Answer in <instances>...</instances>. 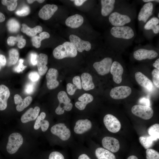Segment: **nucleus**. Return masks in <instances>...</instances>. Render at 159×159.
Returning a JSON list of instances; mask_svg holds the SVG:
<instances>
[{"label":"nucleus","mask_w":159,"mask_h":159,"mask_svg":"<svg viewBox=\"0 0 159 159\" xmlns=\"http://www.w3.org/2000/svg\"><path fill=\"white\" fill-rule=\"evenodd\" d=\"M131 111L135 116L145 120L150 119L153 114V110L150 107L139 105L133 106Z\"/></svg>","instance_id":"obj_6"},{"label":"nucleus","mask_w":159,"mask_h":159,"mask_svg":"<svg viewBox=\"0 0 159 159\" xmlns=\"http://www.w3.org/2000/svg\"><path fill=\"white\" fill-rule=\"evenodd\" d=\"M159 19L156 17H153L146 23L144 28L146 30L152 29L155 34H158L159 32Z\"/></svg>","instance_id":"obj_29"},{"label":"nucleus","mask_w":159,"mask_h":159,"mask_svg":"<svg viewBox=\"0 0 159 159\" xmlns=\"http://www.w3.org/2000/svg\"><path fill=\"white\" fill-rule=\"evenodd\" d=\"M71 1H74V4L77 6H81L84 2L86 1V0H71Z\"/></svg>","instance_id":"obj_53"},{"label":"nucleus","mask_w":159,"mask_h":159,"mask_svg":"<svg viewBox=\"0 0 159 159\" xmlns=\"http://www.w3.org/2000/svg\"><path fill=\"white\" fill-rule=\"evenodd\" d=\"M140 104L143 105L150 107V102L149 99L145 97L141 98L139 100Z\"/></svg>","instance_id":"obj_49"},{"label":"nucleus","mask_w":159,"mask_h":159,"mask_svg":"<svg viewBox=\"0 0 159 159\" xmlns=\"http://www.w3.org/2000/svg\"><path fill=\"white\" fill-rule=\"evenodd\" d=\"M10 95L8 88L4 85H0V110H5L7 107V101Z\"/></svg>","instance_id":"obj_22"},{"label":"nucleus","mask_w":159,"mask_h":159,"mask_svg":"<svg viewBox=\"0 0 159 159\" xmlns=\"http://www.w3.org/2000/svg\"><path fill=\"white\" fill-rule=\"evenodd\" d=\"M104 124L107 129L112 133H116L120 130L121 125L119 120L114 115L108 114L103 118Z\"/></svg>","instance_id":"obj_8"},{"label":"nucleus","mask_w":159,"mask_h":159,"mask_svg":"<svg viewBox=\"0 0 159 159\" xmlns=\"http://www.w3.org/2000/svg\"><path fill=\"white\" fill-rule=\"evenodd\" d=\"M153 66L156 69L159 70V58L155 60L153 64Z\"/></svg>","instance_id":"obj_54"},{"label":"nucleus","mask_w":159,"mask_h":159,"mask_svg":"<svg viewBox=\"0 0 159 159\" xmlns=\"http://www.w3.org/2000/svg\"><path fill=\"white\" fill-rule=\"evenodd\" d=\"M72 82L77 89L81 90L82 88L80 77L78 76L74 77L72 79Z\"/></svg>","instance_id":"obj_44"},{"label":"nucleus","mask_w":159,"mask_h":159,"mask_svg":"<svg viewBox=\"0 0 159 159\" xmlns=\"http://www.w3.org/2000/svg\"><path fill=\"white\" fill-rule=\"evenodd\" d=\"M127 159H138V158L136 156L132 155L129 156Z\"/></svg>","instance_id":"obj_60"},{"label":"nucleus","mask_w":159,"mask_h":159,"mask_svg":"<svg viewBox=\"0 0 159 159\" xmlns=\"http://www.w3.org/2000/svg\"><path fill=\"white\" fill-rule=\"evenodd\" d=\"M58 75V72L57 69L50 68L49 69L46 76L47 85L49 89H54L59 86V82L57 80Z\"/></svg>","instance_id":"obj_13"},{"label":"nucleus","mask_w":159,"mask_h":159,"mask_svg":"<svg viewBox=\"0 0 159 159\" xmlns=\"http://www.w3.org/2000/svg\"><path fill=\"white\" fill-rule=\"evenodd\" d=\"M23 142L21 135L18 132H14L10 135L6 147L7 152L12 154L15 153L21 146Z\"/></svg>","instance_id":"obj_4"},{"label":"nucleus","mask_w":159,"mask_h":159,"mask_svg":"<svg viewBox=\"0 0 159 159\" xmlns=\"http://www.w3.org/2000/svg\"><path fill=\"white\" fill-rule=\"evenodd\" d=\"M153 9V5L152 2L145 4L139 12L138 17V20L145 23L152 14Z\"/></svg>","instance_id":"obj_16"},{"label":"nucleus","mask_w":159,"mask_h":159,"mask_svg":"<svg viewBox=\"0 0 159 159\" xmlns=\"http://www.w3.org/2000/svg\"><path fill=\"white\" fill-rule=\"evenodd\" d=\"M58 9L57 6L54 4H47L39 10V16L44 20L49 19Z\"/></svg>","instance_id":"obj_17"},{"label":"nucleus","mask_w":159,"mask_h":159,"mask_svg":"<svg viewBox=\"0 0 159 159\" xmlns=\"http://www.w3.org/2000/svg\"><path fill=\"white\" fill-rule=\"evenodd\" d=\"M9 31L11 33H16L19 30L20 26L19 22L14 18L10 19L6 24Z\"/></svg>","instance_id":"obj_32"},{"label":"nucleus","mask_w":159,"mask_h":159,"mask_svg":"<svg viewBox=\"0 0 159 159\" xmlns=\"http://www.w3.org/2000/svg\"><path fill=\"white\" fill-rule=\"evenodd\" d=\"M38 55L36 53L32 52L30 54L29 56V60L30 63L33 66L37 64V58Z\"/></svg>","instance_id":"obj_45"},{"label":"nucleus","mask_w":159,"mask_h":159,"mask_svg":"<svg viewBox=\"0 0 159 159\" xmlns=\"http://www.w3.org/2000/svg\"><path fill=\"white\" fill-rule=\"evenodd\" d=\"M112 63L113 59L111 58L107 57L100 62H95L93 67L99 74L104 75L110 72Z\"/></svg>","instance_id":"obj_7"},{"label":"nucleus","mask_w":159,"mask_h":159,"mask_svg":"<svg viewBox=\"0 0 159 159\" xmlns=\"http://www.w3.org/2000/svg\"><path fill=\"white\" fill-rule=\"evenodd\" d=\"M158 18L159 19V13H158Z\"/></svg>","instance_id":"obj_61"},{"label":"nucleus","mask_w":159,"mask_h":159,"mask_svg":"<svg viewBox=\"0 0 159 159\" xmlns=\"http://www.w3.org/2000/svg\"><path fill=\"white\" fill-rule=\"evenodd\" d=\"M37 1L39 3H43L44 0H28L27 1L28 3L29 4H31L34 1Z\"/></svg>","instance_id":"obj_56"},{"label":"nucleus","mask_w":159,"mask_h":159,"mask_svg":"<svg viewBox=\"0 0 159 159\" xmlns=\"http://www.w3.org/2000/svg\"><path fill=\"white\" fill-rule=\"evenodd\" d=\"M95 154L98 159H116L113 153L102 148H97L95 150Z\"/></svg>","instance_id":"obj_27"},{"label":"nucleus","mask_w":159,"mask_h":159,"mask_svg":"<svg viewBox=\"0 0 159 159\" xmlns=\"http://www.w3.org/2000/svg\"><path fill=\"white\" fill-rule=\"evenodd\" d=\"M7 42L8 45L10 46H14L17 42V47L20 49L24 48L26 44V40L23 38L22 36H10L8 38Z\"/></svg>","instance_id":"obj_30"},{"label":"nucleus","mask_w":159,"mask_h":159,"mask_svg":"<svg viewBox=\"0 0 159 159\" xmlns=\"http://www.w3.org/2000/svg\"><path fill=\"white\" fill-rule=\"evenodd\" d=\"M5 19V17L4 15L1 12H0V23L4 21Z\"/></svg>","instance_id":"obj_57"},{"label":"nucleus","mask_w":159,"mask_h":159,"mask_svg":"<svg viewBox=\"0 0 159 159\" xmlns=\"http://www.w3.org/2000/svg\"><path fill=\"white\" fill-rule=\"evenodd\" d=\"M49 122L47 120H42L41 123V130L43 132L46 131L48 129L49 126Z\"/></svg>","instance_id":"obj_47"},{"label":"nucleus","mask_w":159,"mask_h":159,"mask_svg":"<svg viewBox=\"0 0 159 159\" xmlns=\"http://www.w3.org/2000/svg\"><path fill=\"white\" fill-rule=\"evenodd\" d=\"M50 34L46 32H42L39 34V36H35L32 37V41L33 46L38 48L40 47L41 42L43 39L49 38Z\"/></svg>","instance_id":"obj_31"},{"label":"nucleus","mask_w":159,"mask_h":159,"mask_svg":"<svg viewBox=\"0 0 159 159\" xmlns=\"http://www.w3.org/2000/svg\"><path fill=\"white\" fill-rule=\"evenodd\" d=\"M84 19L82 16L75 14L68 17L65 21L66 25L72 28H76L80 27L83 24Z\"/></svg>","instance_id":"obj_23"},{"label":"nucleus","mask_w":159,"mask_h":159,"mask_svg":"<svg viewBox=\"0 0 159 159\" xmlns=\"http://www.w3.org/2000/svg\"><path fill=\"white\" fill-rule=\"evenodd\" d=\"M28 77L30 80L33 82H36L37 81L39 78V74L36 72H30Z\"/></svg>","instance_id":"obj_46"},{"label":"nucleus","mask_w":159,"mask_h":159,"mask_svg":"<svg viewBox=\"0 0 159 159\" xmlns=\"http://www.w3.org/2000/svg\"><path fill=\"white\" fill-rule=\"evenodd\" d=\"M34 89V86L31 83H28L26 85L24 91L25 93L27 94L32 93L33 92Z\"/></svg>","instance_id":"obj_48"},{"label":"nucleus","mask_w":159,"mask_h":159,"mask_svg":"<svg viewBox=\"0 0 159 159\" xmlns=\"http://www.w3.org/2000/svg\"><path fill=\"white\" fill-rule=\"evenodd\" d=\"M51 132L64 141L68 140L71 135L70 130L63 123H59L53 126L51 128Z\"/></svg>","instance_id":"obj_9"},{"label":"nucleus","mask_w":159,"mask_h":159,"mask_svg":"<svg viewBox=\"0 0 159 159\" xmlns=\"http://www.w3.org/2000/svg\"><path fill=\"white\" fill-rule=\"evenodd\" d=\"M133 56L136 60L141 61L146 59H154L158 56V53L153 50L140 48L134 52Z\"/></svg>","instance_id":"obj_12"},{"label":"nucleus","mask_w":159,"mask_h":159,"mask_svg":"<svg viewBox=\"0 0 159 159\" xmlns=\"http://www.w3.org/2000/svg\"><path fill=\"white\" fill-rule=\"evenodd\" d=\"M30 9L29 7L27 5L23 6L21 9L17 10L15 14L19 16H25L28 15L30 13Z\"/></svg>","instance_id":"obj_39"},{"label":"nucleus","mask_w":159,"mask_h":159,"mask_svg":"<svg viewBox=\"0 0 159 159\" xmlns=\"http://www.w3.org/2000/svg\"><path fill=\"white\" fill-rule=\"evenodd\" d=\"M92 126L91 122L89 120H79L76 122L74 131L76 134H82L89 130Z\"/></svg>","instance_id":"obj_18"},{"label":"nucleus","mask_w":159,"mask_h":159,"mask_svg":"<svg viewBox=\"0 0 159 159\" xmlns=\"http://www.w3.org/2000/svg\"><path fill=\"white\" fill-rule=\"evenodd\" d=\"M77 87L71 83H68L67 85V91L68 93L70 95H73L77 89Z\"/></svg>","instance_id":"obj_43"},{"label":"nucleus","mask_w":159,"mask_h":159,"mask_svg":"<svg viewBox=\"0 0 159 159\" xmlns=\"http://www.w3.org/2000/svg\"><path fill=\"white\" fill-rule=\"evenodd\" d=\"M24 62L23 59H20L19 61L18 65L15 67L14 68V70L17 72H20L25 69L27 67L26 66H24L23 64Z\"/></svg>","instance_id":"obj_42"},{"label":"nucleus","mask_w":159,"mask_h":159,"mask_svg":"<svg viewBox=\"0 0 159 159\" xmlns=\"http://www.w3.org/2000/svg\"><path fill=\"white\" fill-rule=\"evenodd\" d=\"M146 153L147 159H159V153L153 149H147Z\"/></svg>","instance_id":"obj_38"},{"label":"nucleus","mask_w":159,"mask_h":159,"mask_svg":"<svg viewBox=\"0 0 159 159\" xmlns=\"http://www.w3.org/2000/svg\"><path fill=\"white\" fill-rule=\"evenodd\" d=\"M110 33L114 37L125 39H129L134 36V31L131 27L124 26H113L111 29Z\"/></svg>","instance_id":"obj_2"},{"label":"nucleus","mask_w":159,"mask_h":159,"mask_svg":"<svg viewBox=\"0 0 159 159\" xmlns=\"http://www.w3.org/2000/svg\"><path fill=\"white\" fill-rule=\"evenodd\" d=\"M15 103L18 105L22 100L21 96L18 94H16L14 97Z\"/></svg>","instance_id":"obj_52"},{"label":"nucleus","mask_w":159,"mask_h":159,"mask_svg":"<svg viewBox=\"0 0 159 159\" xmlns=\"http://www.w3.org/2000/svg\"><path fill=\"white\" fill-rule=\"evenodd\" d=\"M57 97L59 104L55 110L56 114L62 115L64 113V110L69 111L71 110L73 107L72 104L70 102L71 100L65 91L59 92Z\"/></svg>","instance_id":"obj_3"},{"label":"nucleus","mask_w":159,"mask_h":159,"mask_svg":"<svg viewBox=\"0 0 159 159\" xmlns=\"http://www.w3.org/2000/svg\"><path fill=\"white\" fill-rule=\"evenodd\" d=\"M81 78L82 87L84 90L88 91L94 88L95 85L91 74L87 72L83 73L81 75Z\"/></svg>","instance_id":"obj_26"},{"label":"nucleus","mask_w":159,"mask_h":159,"mask_svg":"<svg viewBox=\"0 0 159 159\" xmlns=\"http://www.w3.org/2000/svg\"><path fill=\"white\" fill-rule=\"evenodd\" d=\"M109 20L113 26H121L130 23L131 19L128 15L115 11L109 15Z\"/></svg>","instance_id":"obj_5"},{"label":"nucleus","mask_w":159,"mask_h":159,"mask_svg":"<svg viewBox=\"0 0 159 159\" xmlns=\"http://www.w3.org/2000/svg\"><path fill=\"white\" fill-rule=\"evenodd\" d=\"M40 108L36 106L33 109L31 107L29 109L21 116V121L23 123H26L35 120L38 116Z\"/></svg>","instance_id":"obj_19"},{"label":"nucleus","mask_w":159,"mask_h":159,"mask_svg":"<svg viewBox=\"0 0 159 159\" xmlns=\"http://www.w3.org/2000/svg\"><path fill=\"white\" fill-rule=\"evenodd\" d=\"M32 97L30 96L26 97L22 99L17 105L16 107V110L18 112L23 111L25 108L28 106L32 101Z\"/></svg>","instance_id":"obj_34"},{"label":"nucleus","mask_w":159,"mask_h":159,"mask_svg":"<svg viewBox=\"0 0 159 159\" xmlns=\"http://www.w3.org/2000/svg\"><path fill=\"white\" fill-rule=\"evenodd\" d=\"M69 39L72 45L80 52H82L84 50L89 51L91 49V44L89 42L83 40L75 35H70Z\"/></svg>","instance_id":"obj_10"},{"label":"nucleus","mask_w":159,"mask_h":159,"mask_svg":"<svg viewBox=\"0 0 159 159\" xmlns=\"http://www.w3.org/2000/svg\"><path fill=\"white\" fill-rule=\"evenodd\" d=\"M132 92L130 87L127 86H121L112 88L110 95L113 99L120 100L125 98L129 96Z\"/></svg>","instance_id":"obj_11"},{"label":"nucleus","mask_w":159,"mask_h":159,"mask_svg":"<svg viewBox=\"0 0 159 159\" xmlns=\"http://www.w3.org/2000/svg\"><path fill=\"white\" fill-rule=\"evenodd\" d=\"M49 159H64V158L61 153L57 151H54L49 154Z\"/></svg>","instance_id":"obj_41"},{"label":"nucleus","mask_w":159,"mask_h":159,"mask_svg":"<svg viewBox=\"0 0 159 159\" xmlns=\"http://www.w3.org/2000/svg\"><path fill=\"white\" fill-rule=\"evenodd\" d=\"M77 54V51L69 42H66L58 46L53 51V56L58 59L65 57H74Z\"/></svg>","instance_id":"obj_1"},{"label":"nucleus","mask_w":159,"mask_h":159,"mask_svg":"<svg viewBox=\"0 0 159 159\" xmlns=\"http://www.w3.org/2000/svg\"><path fill=\"white\" fill-rule=\"evenodd\" d=\"M6 63V60L5 56L0 54V70L1 67L5 66Z\"/></svg>","instance_id":"obj_51"},{"label":"nucleus","mask_w":159,"mask_h":159,"mask_svg":"<svg viewBox=\"0 0 159 159\" xmlns=\"http://www.w3.org/2000/svg\"><path fill=\"white\" fill-rule=\"evenodd\" d=\"M140 142L145 149H149L153 144L154 141L150 136L148 137L141 136L139 138Z\"/></svg>","instance_id":"obj_36"},{"label":"nucleus","mask_w":159,"mask_h":159,"mask_svg":"<svg viewBox=\"0 0 159 159\" xmlns=\"http://www.w3.org/2000/svg\"><path fill=\"white\" fill-rule=\"evenodd\" d=\"M48 59V56L45 54L40 53L37 56V65L39 74L40 75L45 74L48 70L47 66Z\"/></svg>","instance_id":"obj_21"},{"label":"nucleus","mask_w":159,"mask_h":159,"mask_svg":"<svg viewBox=\"0 0 159 159\" xmlns=\"http://www.w3.org/2000/svg\"><path fill=\"white\" fill-rule=\"evenodd\" d=\"M115 0H102L101 13L104 16L110 15L113 11L115 2Z\"/></svg>","instance_id":"obj_24"},{"label":"nucleus","mask_w":159,"mask_h":159,"mask_svg":"<svg viewBox=\"0 0 159 159\" xmlns=\"http://www.w3.org/2000/svg\"><path fill=\"white\" fill-rule=\"evenodd\" d=\"M1 3L6 6L7 9L10 11L15 10L17 5V0H2Z\"/></svg>","instance_id":"obj_37"},{"label":"nucleus","mask_w":159,"mask_h":159,"mask_svg":"<svg viewBox=\"0 0 159 159\" xmlns=\"http://www.w3.org/2000/svg\"><path fill=\"white\" fill-rule=\"evenodd\" d=\"M102 146L104 148L112 152H117L120 149L119 141L113 137H105L102 139Z\"/></svg>","instance_id":"obj_14"},{"label":"nucleus","mask_w":159,"mask_h":159,"mask_svg":"<svg viewBox=\"0 0 159 159\" xmlns=\"http://www.w3.org/2000/svg\"><path fill=\"white\" fill-rule=\"evenodd\" d=\"M153 81L155 86L159 87V70L156 69H154L152 72Z\"/></svg>","instance_id":"obj_40"},{"label":"nucleus","mask_w":159,"mask_h":159,"mask_svg":"<svg viewBox=\"0 0 159 159\" xmlns=\"http://www.w3.org/2000/svg\"><path fill=\"white\" fill-rule=\"evenodd\" d=\"M78 159H90V158L86 154H83L79 156Z\"/></svg>","instance_id":"obj_55"},{"label":"nucleus","mask_w":159,"mask_h":159,"mask_svg":"<svg viewBox=\"0 0 159 159\" xmlns=\"http://www.w3.org/2000/svg\"><path fill=\"white\" fill-rule=\"evenodd\" d=\"M148 132L154 141L157 140L159 138V124H155L151 126L148 128Z\"/></svg>","instance_id":"obj_35"},{"label":"nucleus","mask_w":159,"mask_h":159,"mask_svg":"<svg viewBox=\"0 0 159 159\" xmlns=\"http://www.w3.org/2000/svg\"><path fill=\"white\" fill-rule=\"evenodd\" d=\"M39 116L41 119L42 120H43L45 119L46 117V114L44 112H42L41 113Z\"/></svg>","instance_id":"obj_58"},{"label":"nucleus","mask_w":159,"mask_h":159,"mask_svg":"<svg viewBox=\"0 0 159 159\" xmlns=\"http://www.w3.org/2000/svg\"><path fill=\"white\" fill-rule=\"evenodd\" d=\"M143 1L145 2L148 3V2H159V0H143Z\"/></svg>","instance_id":"obj_59"},{"label":"nucleus","mask_w":159,"mask_h":159,"mask_svg":"<svg viewBox=\"0 0 159 159\" xmlns=\"http://www.w3.org/2000/svg\"><path fill=\"white\" fill-rule=\"evenodd\" d=\"M110 72L112 75L113 80L115 83L119 84L122 82L123 69L119 62L117 61L113 62Z\"/></svg>","instance_id":"obj_15"},{"label":"nucleus","mask_w":159,"mask_h":159,"mask_svg":"<svg viewBox=\"0 0 159 159\" xmlns=\"http://www.w3.org/2000/svg\"><path fill=\"white\" fill-rule=\"evenodd\" d=\"M135 78L136 82L141 86L148 90L150 91L153 89V85L152 82L141 72H136Z\"/></svg>","instance_id":"obj_20"},{"label":"nucleus","mask_w":159,"mask_h":159,"mask_svg":"<svg viewBox=\"0 0 159 159\" xmlns=\"http://www.w3.org/2000/svg\"><path fill=\"white\" fill-rule=\"evenodd\" d=\"M9 59L8 65L15 64L17 62L19 56V53L17 49L14 48L10 49L9 52Z\"/></svg>","instance_id":"obj_33"},{"label":"nucleus","mask_w":159,"mask_h":159,"mask_svg":"<svg viewBox=\"0 0 159 159\" xmlns=\"http://www.w3.org/2000/svg\"><path fill=\"white\" fill-rule=\"evenodd\" d=\"M22 27L21 29V31L31 37H34L37 33H41L42 31V27L39 25L37 26L32 28L29 27L24 23L22 24Z\"/></svg>","instance_id":"obj_28"},{"label":"nucleus","mask_w":159,"mask_h":159,"mask_svg":"<svg viewBox=\"0 0 159 159\" xmlns=\"http://www.w3.org/2000/svg\"><path fill=\"white\" fill-rule=\"evenodd\" d=\"M93 98L91 95L87 93H84L78 98L79 101L76 102L75 106L79 110H83L85 109L87 104L93 101Z\"/></svg>","instance_id":"obj_25"},{"label":"nucleus","mask_w":159,"mask_h":159,"mask_svg":"<svg viewBox=\"0 0 159 159\" xmlns=\"http://www.w3.org/2000/svg\"><path fill=\"white\" fill-rule=\"evenodd\" d=\"M42 120L39 116H38L37 118L34 125V129L38 130L40 127L41 123Z\"/></svg>","instance_id":"obj_50"}]
</instances>
